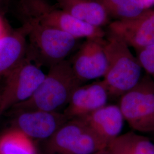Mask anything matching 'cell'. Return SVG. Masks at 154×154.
Instances as JSON below:
<instances>
[{
  "label": "cell",
  "mask_w": 154,
  "mask_h": 154,
  "mask_svg": "<svg viewBox=\"0 0 154 154\" xmlns=\"http://www.w3.org/2000/svg\"><path fill=\"white\" fill-rule=\"evenodd\" d=\"M62 10L78 20L101 28L109 22L105 8L95 0H55Z\"/></svg>",
  "instance_id": "5bb4252c"
},
{
  "label": "cell",
  "mask_w": 154,
  "mask_h": 154,
  "mask_svg": "<svg viewBox=\"0 0 154 154\" xmlns=\"http://www.w3.org/2000/svg\"><path fill=\"white\" fill-rule=\"evenodd\" d=\"M107 68L103 82L109 97H121L135 86L142 77V67L126 43L111 33L104 40Z\"/></svg>",
  "instance_id": "3957f363"
},
{
  "label": "cell",
  "mask_w": 154,
  "mask_h": 154,
  "mask_svg": "<svg viewBox=\"0 0 154 154\" xmlns=\"http://www.w3.org/2000/svg\"><path fill=\"white\" fill-rule=\"evenodd\" d=\"M146 11L151 9L154 6V0H140Z\"/></svg>",
  "instance_id": "44dd1931"
},
{
  "label": "cell",
  "mask_w": 154,
  "mask_h": 154,
  "mask_svg": "<svg viewBox=\"0 0 154 154\" xmlns=\"http://www.w3.org/2000/svg\"><path fill=\"white\" fill-rule=\"evenodd\" d=\"M46 74L27 57L4 79L1 88L3 113L30 99L44 81Z\"/></svg>",
  "instance_id": "52a82bcc"
},
{
  "label": "cell",
  "mask_w": 154,
  "mask_h": 154,
  "mask_svg": "<svg viewBox=\"0 0 154 154\" xmlns=\"http://www.w3.org/2000/svg\"><path fill=\"white\" fill-rule=\"evenodd\" d=\"M83 84L75 74L70 61L65 60L50 67L33 96L12 109L61 112L68 105L74 91Z\"/></svg>",
  "instance_id": "6da1fadb"
},
{
  "label": "cell",
  "mask_w": 154,
  "mask_h": 154,
  "mask_svg": "<svg viewBox=\"0 0 154 154\" xmlns=\"http://www.w3.org/2000/svg\"><path fill=\"white\" fill-rule=\"evenodd\" d=\"M149 135H150L151 136V137L154 140V130L152 131V132H151V133H150L149 134Z\"/></svg>",
  "instance_id": "cb8c5ba5"
},
{
  "label": "cell",
  "mask_w": 154,
  "mask_h": 154,
  "mask_svg": "<svg viewBox=\"0 0 154 154\" xmlns=\"http://www.w3.org/2000/svg\"><path fill=\"white\" fill-rule=\"evenodd\" d=\"M109 97L108 90L102 80L83 84L74 91L62 112L68 120L78 118L107 105Z\"/></svg>",
  "instance_id": "8fae6325"
},
{
  "label": "cell",
  "mask_w": 154,
  "mask_h": 154,
  "mask_svg": "<svg viewBox=\"0 0 154 154\" xmlns=\"http://www.w3.org/2000/svg\"><path fill=\"white\" fill-rule=\"evenodd\" d=\"M12 128L34 140L44 141L50 138L68 121L62 112L44 110L14 111Z\"/></svg>",
  "instance_id": "ba28073f"
},
{
  "label": "cell",
  "mask_w": 154,
  "mask_h": 154,
  "mask_svg": "<svg viewBox=\"0 0 154 154\" xmlns=\"http://www.w3.org/2000/svg\"><path fill=\"white\" fill-rule=\"evenodd\" d=\"M104 40L87 39L69 60L75 74L84 83L105 75L107 60Z\"/></svg>",
  "instance_id": "9c48e42d"
},
{
  "label": "cell",
  "mask_w": 154,
  "mask_h": 154,
  "mask_svg": "<svg viewBox=\"0 0 154 154\" xmlns=\"http://www.w3.org/2000/svg\"><path fill=\"white\" fill-rule=\"evenodd\" d=\"M93 154H111L110 152L106 149H102V150H100L99 151H98L95 153H94Z\"/></svg>",
  "instance_id": "7402d4cb"
},
{
  "label": "cell",
  "mask_w": 154,
  "mask_h": 154,
  "mask_svg": "<svg viewBox=\"0 0 154 154\" xmlns=\"http://www.w3.org/2000/svg\"><path fill=\"white\" fill-rule=\"evenodd\" d=\"M125 121L135 131L149 134L154 130V79L148 74L120 97L118 105Z\"/></svg>",
  "instance_id": "5b68a950"
},
{
  "label": "cell",
  "mask_w": 154,
  "mask_h": 154,
  "mask_svg": "<svg viewBox=\"0 0 154 154\" xmlns=\"http://www.w3.org/2000/svg\"><path fill=\"white\" fill-rule=\"evenodd\" d=\"M109 33L119 37L137 51L154 44V9L135 18L116 20L109 25Z\"/></svg>",
  "instance_id": "30bf717a"
},
{
  "label": "cell",
  "mask_w": 154,
  "mask_h": 154,
  "mask_svg": "<svg viewBox=\"0 0 154 154\" xmlns=\"http://www.w3.org/2000/svg\"><path fill=\"white\" fill-rule=\"evenodd\" d=\"M27 50L26 30L22 25L0 39V79L26 58Z\"/></svg>",
  "instance_id": "4fadbf2b"
},
{
  "label": "cell",
  "mask_w": 154,
  "mask_h": 154,
  "mask_svg": "<svg viewBox=\"0 0 154 154\" xmlns=\"http://www.w3.org/2000/svg\"><path fill=\"white\" fill-rule=\"evenodd\" d=\"M43 142L44 154H93L107 147L79 118L68 120Z\"/></svg>",
  "instance_id": "8992f818"
},
{
  "label": "cell",
  "mask_w": 154,
  "mask_h": 154,
  "mask_svg": "<svg viewBox=\"0 0 154 154\" xmlns=\"http://www.w3.org/2000/svg\"><path fill=\"white\" fill-rule=\"evenodd\" d=\"M0 154H38L33 139L11 128L0 136Z\"/></svg>",
  "instance_id": "2e32d148"
},
{
  "label": "cell",
  "mask_w": 154,
  "mask_h": 154,
  "mask_svg": "<svg viewBox=\"0 0 154 154\" xmlns=\"http://www.w3.org/2000/svg\"><path fill=\"white\" fill-rule=\"evenodd\" d=\"M106 149L111 154H154V143L148 137L131 131L110 142Z\"/></svg>",
  "instance_id": "9a60e30c"
},
{
  "label": "cell",
  "mask_w": 154,
  "mask_h": 154,
  "mask_svg": "<svg viewBox=\"0 0 154 154\" xmlns=\"http://www.w3.org/2000/svg\"><path fill=\"white\" fill-rule=\"evenodd\" d=\"M4 14L0 12V39L4 37L13 30L4 18Z\"/></svg>",
  "instance_id": "d6986e66"
},
{
  "label": "cell",
  "mask_w": 154,
  "mask_h": 154,
  "mask_svg": "<svg viewBox=\"0 0 154 154\" xmlns=\"http://www.w3.org/2000/svg\"><path fill=\"white\" fill-rule=\"evenodd\" d=\"M26 30V57L38 65L49 67L66 60L75 49L77 39L29 17L18 16Z\"/></svg>",
  "instance_id": "7a4b0ae2"
},
{
  "label": "cell",
  "mask_w": 154,
  "mask_h": 154,
  "mask_svg": "<svg viewBox=\"0 0 154 154\" xmlns=\"http://www.w3.org/2000/svg\"><path fill=\"white\" fill-rule=\"evenodd\" d=\"M18 16L29 17L46 25L70 34L75 38H102L106 35L102 28L80 21L61 9L55 8L46 0H19Z\"/></svg>",
  "instance_id": "277c9868"
},
{
  "label": "cell",
  "mask_w": 154,
  "mask_h": 154,
  "mask_svg": "<svg viewBox=\"0 0 154 154\" xmlns=\"http://www.w3.org/2000/svg\"><path fill=\"white\" fill-rule=\"evenodd\" d=\"M11 0H0V12L4 14L8 9Z\"/></svg>",
  "instance_id": "ffe728a7"
},
{
  "label": "cell",
  "mask_w": 154,
  "mask_h": 154,
  "mask_svg": "<svg viewBox=\"0 0 154 154\" xmlns=\"http://www.w3.org/2000/svg\"><path fill=\"white\" fill-rule=\"evenodd\" d=\"M0 95H1V88H0ZM3 114L2 110L1 109V97H0V116H1Z\"/></svg>",
  "instance_id": "603a6c76"
},
{
  "label": "cell",
  "mask_w": 154,
  "mask_h": 154,
  "mask_svg": "<svg viewBox=\"0 0 154 154\" xmlns=\"http://www.w3.org/2000/svg\"><path fill=\"white\" fill-rule=\"evenodd\" d=\"M103 6L110 17L116 20H128L142 14L146 10L140 0H95Z\"/></svg>",
  "instance_id": "e0dca14e"
},
{
  "label": "cell",
  "mask_w": 154,
  "mask_h": 154,
  "mask_svg": "<svg viewBox=\"0 0 154 154\" xmlns=\"http://www.w3.org/2000/svg\"><path fill=\"white\" fill-rule=\"evenodd\" d=\"M107 146L121 135L125 119L118 105H105L93 112L78 118Z\"/></svg>",
  "instance_id": "7c38bea8"
},
{
  "label": "cell",
  "mask_w": 154,
  "mask_h": 154,
  "mask_svg": "<svg viewBox=\"0 0 154 154\" xmlns=\"http://www.w3.org/2000/svg\"><path fill=\"white\" fill-rule=\"evenodd\" d=\"M137 52V58L142 69L154 78V44Z\"/></svg>",
  "instance_id": "ac0fdd59"
}]
</instances>
